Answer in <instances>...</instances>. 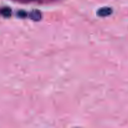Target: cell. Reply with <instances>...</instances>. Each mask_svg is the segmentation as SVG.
<instances>
[{"label": "cell", "instance_id": "1", "mask_svg": "<svg viewBox=\"0 0 128 128\" xmlns=\"http://www.w3.org/2000/svg\"><path fill=\"white\" fill-rule=\"evenodd\" d=\"M11 1L24 4L34 3L40 4H51L59 2L61 0H11Z\"/></svg>", "mask_w": 128, "mask_h": 128}]
</instances>
